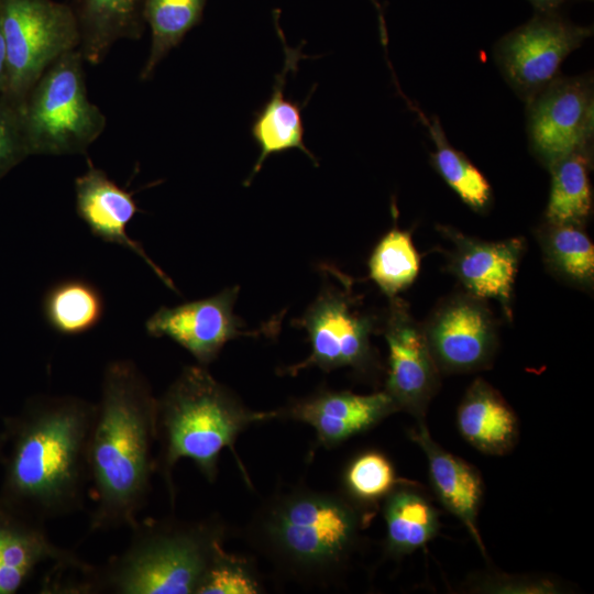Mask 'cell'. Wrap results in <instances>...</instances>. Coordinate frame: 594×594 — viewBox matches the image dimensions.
I'll return each instance as SVG.
<instances>
[{
	"instance_id": "cell-10",
	"label": "cell",
	"mask_w": 594,
	"mask_h": 594,
	"mask_svg": "<svg viewBox=\"0 0 594 594\" xmlns=\"http://www.w3.org/2000/svg\"><path fill=\"white\" fill-rule=\"evenodd\" d=\"M239 287L175 307H161L145 322L146 333L167 337L187 350L200 365H208L227 342L244 331L242 320L233 312Z\"/></svg>"
},
{
	"instance_id": "cell-20",
	"label": "cell",
	"mask_w": 594,
	"mask_h": 594,
	"mask_svg": "<svg viewBox=\"0 0 594 594\" xmlns=\"http://www.w3.org/2000/svg\"><path fill=\"white\" fill-rule=\"evenodd\" d=\"M144 0H69L85 62L98 65L120 40H140L145 29Z\"/></svg>"
},
{
	"instance_id": "cell-22",
	"label": "cell",
	"mask_w": 594,
	"mask_h": 594,
	"mask_svg": "<svg viewBox=\"0 0 594 594\" xmlns=\"http://www.w3.org/2000/svg\"><path fill=\"white\" fill-rule=\"evenodd\" d=\"M386 546L393 556L409 554L431 541L440 528L437 509L420 493L392 491L384 506Z\"/></svg>"
},
{
	"instance_id": "cell-5",
	"label": "cell",
	"mask_w": 594,
	"mask_h": 594,
	"mask_svg": "<svg viewBox=\"0 0 594 594\" xmlns=\"http://www.w3.org/2000/svg\"><path fill=\"white\" fill-rule=\"evenodd\" d=\"M360 517L344 499L326 493L283 496L262 522L264 542L279 561L306 573H322L352 551Z\"/></svg>"
},
{
	"instance_id": "cell-3",
	"label": "cell",
	"mask_w": 594,
	"mask_h": 594,
	"mask_svg": "<svg viewBox=\"0 0 594 594\" xmlns=\"http://www.w3.org/2000/svg\"><path fill=\"white\" fill-rule=\"evenodd\" d=\"M125 549L89 565L68 593L197 594L221 535L207 522L136 521Z\"/></svg>"
},
{
	"instance_id": "cell-7",
	"label": "cell",
	"mask_w": 594,
	"mask_h": 594,
	"mask_svg": "<svg viewBox=\"0 0 594 594\" xmlns=\"http://www.w3.org/2000/svg\"><path fill=\"white\" fill-rule=\"evenodd\" d=\"M8 78L6 94L23 102L46 68L63 54L79 48L80 34L68 2L0 0Z\"/></svg>"
},
{
	"instance_id": "cell-19",
	"label": "cell",
	"mask_w": 594,
	"mask_h": 594,
	"mask_svg": "<svg viewBox=\"0 0 594 594\" xmlns=\"http://www.w3.org/2000/svg\"><path fill=\"white\" fill-rule=\"evenodd\" d=\"M457 426L465 441L491 455L509 453L519 437L515 411L499 392L482 378L466 389L458 408Z\"/></svg>"
},
{
	"instance_id": "cell-9",
	"label": "cell",
	"mask_w": 594,
	"mask_h": 594,
	"mask_svg": "<svg viewBox=\"0 0 594 594\" xmlns=\"http://www.w3.org/2000/svg\"><path fill=\"white\" fill-rule=\"evenodd\" d=\"M384 336L388 348L385 392L399 410L425 419L428 405L439 386V367L431 353L424 327L411 316L408 305L391 298Z\"/></svg>"
},
{
	"instance_id": "cell-15",
	"label": "cell",
	"mask_w": 594,
	"mask_h": 594,
	"mask_svg": "<svg viewBox=\"0 0 594 594\" xmlns=\"http://www.w3.org/2000/svg\"><path fill=\"white\" fill-rule=\"evenodd\" d=\"M75 197L76 212L95 237L130 250L169 289L177 292L173 280L127 232L128 224L139 211L132 193L118 186L88 160L87 172L75 179Z\"/></svg>"
},
{
	"instance_id": "cell-30",
	"label": "cell",
	"mask_w": 594,
	"mask_h": 594,
	"mask_svg": "<svg viewBox=\"0 0 594 594\" xmlns=\"http://www.w3.org/2000/svg\"><path fill=\"white\" fill-rule=\"evenodd\" d=\"M260 592L252 573L220 548L212 559L197 594H255Z\"/></svg>"
},
{
	"instance_id": "cell-17",
	"label": "cell",
	"mask_w": 594,
	"mask_h": 594,
	"mask_svg": "<svg viewBox=\"0 0 594 594\" xmlns=\"http://www.w3.org/2000/svg\"><path fill=\"white\" fill-rule=\"evenodd\" d=\"M396 411L400 410L385 391L367 395L322 391L296 403L286 414L310 425L318 440L332 447L374 427Z\"/></svg>"
},
{
	"instance_id": "cell-34",
	"label": "cell",
	"mask_w": 594,
	"mask_h": 594,
	"mask_svg": "<svg viewBox=\"0 0 594 594\" xmlns=\"http://www.w3.org/2000/svg\"><path fill=\"white\" fill-rule=\"evenodd\" d=\"M537 9L548 11L559 6L563 0H529Z\"/></svg>"
},
{
	"instance_id": "cell-21",
	"label": "cell",
	"mask_w": 594,
	"mask_h": 594,
	"mask_svg": "<svg viewBox=\"0 0 594 594\" xmlns=\"http://www.w3.org/2000/svg\"><path fill=\"white\" fill-rule=\"evenodd\" d=\"M286 64L277 76L273 94L266 105L257 114L253 125L252 135L260 147L258 158L244 185L248 186L262 168L265 160L276 153L290 148L304 152L312 162L316 157L304 143V124L300 109L297 103L284 98V84L287 72L296 66L297 52L285 48Z\"/></svg>"
},
{
	"instance_id": "cell-26",
	"label": "cell",
	"mask_w": 594,
	"mask_h": 594,
	"mask_svg": "<svg viewBox=\"0 0 594 594\" xmlns=\"http://www.w3.org/2000/svg\"><path fill=\"white\" fill-rule=\"evenodd\" d=\"M420 257L408 231L392 228L377 242L369 258V275L391 299L416 279Z\"/></svg>"
},
{
	"instance_id": "cell-23",
	"label": "cell",
	"mask_w": 594,
	"mask_h": 594,
	"mask_svg": "<svg viewBox=\"0 0 594 594\" xmlns=\"http://www.w3.org/2000/svg\"><path fill=\"white\" fill-rule=\"evenodd\" d=\"M48 327L67 337L84 334L99 324L105 314L101 292L82 278H67L51 286L42 301Z\"/></svg>"
},
{
	"instance_id": "cell-18",
	"label": "cell",
	"mask_w": 594,
	"mask_h": 594,
	"mask_svg": "<svg viewBox=\"0 0 594 594\" xmlns=\"http://www.w3.org/2000/svg\"><path fill=\"white\" fill-rule=\"evenodd\" d=\"M409 438L421 449L428 463L431 486L442 506L468 529L480 551L486 557L477 526L483 497L479 471L464 460L444 450L435 441L425 419L416 420Z\"/></svg>"
},
{
	"instance_id": "cell-25",
	"label": "cell",
	"mask_w": 594,
	"mask_h": 594,
	"mask_svg": "<svg viewBox=\"0 0 594 594\" xmlns=\"http://www.w3.org/2000/svg\"><path fill=\"white\" fill-rule=\"evenodd\" d=\"M588 161L580 152L552 164L551 190L547 207L549 223L580 224L592 207V191L587 173Z\"/></svg>"
},
{
	"instance_id": "cell-12",
	"label": "cell",
	"mask_w": 594,
	"mask_h": 594,
	"mask_svg": "<svg viewBox=\"0 0 594 594\" xmlns=\"http://www.w3.org/2000/svg\"><path fill=\"white\" fill-rule=\"evenodd\" d=\"M588 34V29L554 16H536L504 38L503 66L514 84L534 91L554 77L564 58Z\"/></svg>"
},
{
	"instance_id": "cell-27",
	"label": "cell",
	"mask_w": 594,
	"mask_h": 594,
	"mask_svg": "<svg viewBox=\"0 0 594 594\" xmlns=\"http://www.w3.org/2000/svg\"><path fill=\"white\" fill-rule=\"evenodd\" d=\"M542 246L547 262L558 274L578 285L592 284L594 245L580 224L549 223Z\"/></svg>"
},
{
	"instance_id": "cell-31",
	"label": "cell",
	"mask_w": 594,
	"mask_h": 594,
	"mask_svg": "<svg viewBox=\"0 0 594 594\" xmlns=\"http://www.w3.org/2000/svg\"><path fill=\"white\" fill-rule=\"evenodd\" d=\"M26 156L22 106L0 92V179Z\"/></svg>"
},
{
	"instance_id": "cell-24",
	"label": "cell",
	"mask_w": 594,
	"mask_h": 594,
	"mask_svg": "<svg viewBox=\"0 0 594 594\" xmlns=\"http://www.w3.org/2000/svg\"><path fill=\"white\" fill-rule=\"evenodd\" d=\"M206 1L144 0L143 19L151 30V47L140 73L141 80L150 79L168 52L200 23Z\"/></svg>"
},
{
	"instance_id": "cell-1",
	"label": "cell",
	"mask_w": 594,
	"mask_h": 594,
	"mask_svg": "<svg viewBox=\"0 0 594 594\" xmlns=\"http://www.w3.org/2000/svg\"><path fill=\"white\" fill-rule=\"evenodd\" d=\"M96 414L97 404L77 396L36 395L4 417L0 498L41 522L80 510Z\"/></svg>"
},
{
	"instance_id": "cell-8",
	"label": "cell",
	"mask_w": 594,
	"mask_h": 594,
	"mask_svg": "<svg viewBox=\"0 0 594 594\" xmlns=\"http://www.w3.org/2000/svg\"><path fill=\"white\" fill-rule=\"evenodd\" d=\"M350 279L344 289L324 286L295 324L306 330L309 356L287 372L317 366L323 371L339 367L362 370L372 361L371 334L374 318L362 312L351 296Z\"/></svg>"
},
{
	"instance_id": "cell-13",
	"label": "cell",
	"mask_w": 594,
	"mask_h": 594,
	"mask_svg": "<svg viewBox=\"0 0 594 594\" xmlns=\"http://www.w3.org/2000/svg\"><path fill=\"white\" fill-rule=\"evenodd\" d=\"M593 129V100L581 81L552 84L535 102L530 117L532 144L551 166L582 151Z\"/></svg>"
},
{
	"instance_id": "cell-16",
	"label": "cell",
	"mask_w": 594,
	"mask_h": 594,
	"mask_svg": "<svg viewBox=\"0 0 594 594\" xmlns=\"http://www.w3.org/2000/svg\"><path fill=\"white\" fill-rule=\"evenodd\" d=\"M53 562L63 569L85 570L88 563L52 541L44 522L0 498V594H14L35 569Z\"/></svg>"
},
{
	"instance_id": "cell-29",
	"label": "cell",
	"mask_w": 594,
	"mask_h": 594,
	"mask_svg": "<svg viewBox=\"0 0 594 594\" xmlns=\"http://www.w3.org/2000/svg\"><path fill=\"white\" fill-rule=\"evenodd\" d=\"M397 477L389 460L380 452L369 451L356 457L345 472V485L355 498L374 502L387 496Z\"/></svg>"
},
{
	"instance_id": "cell-28",
	"label": "cell",
	"mask_w": 594,
	"mask_h": 594,
	"mask_svg": "<svg viewBox=\"0 0 594 594\" xmlns=\"http://www.w3.org/2000/svg\"><path fill=\"white\" fill-rule=\"evenodd\" d=\"M437 150L433 163L446 183L472 209L483 210L491 199V187L483 174L444 140L439 127H431Z\"/></svg>"
},
{
	"instance_id": "cell-2",
	"label": "cell",
	"mask_w": 594,
	"mask_h": 594,
	"mask_svg": "<svg viewBox=\"0 0 594 594\" xmlns=\"http://www.w3.org/2000/svg\"><path fill=\"white\" fill-rule=\"evenodd\" d=\"M156 409L157 398L133 361L106 366L89 447L91 532L131 529L138 521L155 471Z\"/></svg>"
},
{
	"instance_id": "cell-6",
	"label": "cell",
	"mask_w": 594,
	"mask_h": 594,
	"mask_svg": "<svg viewBox=\"0 0 594 594\" xmlns=\"http://www.w3.org/2000/svg\"><path fill=\"white\" fill-rule=\"evenodd\" d=\"M79 48L59 56L42 74L22 106L29 155L86 154L107 119L87 95Z\"/></svg>"
},
{
	"instance_id": "cell-4",
	"label": "cell",
	"mask_w": 594,
	"mask_h": 594,
	"mask_svg": "<svg viewBox=\"0 0 594 594\" xmlns=\"http://www.w3.org/2000/svg\"><path fill=\"white\" fill-rule=\"evenodd\" d=\"M276 416L244 407L204 365L184 367L157 398L160 454L155 470L165 480L170 499L175 495L173 469L180 459H190L208 481H213L220 452L233 450L238 435L249 425Z\"/></svg>"
},
{
	"instance_id": "cell-14",
	"label": "cell",
	"mask_w": 594,
	"mask_h": 594,
	"mask_svg": "<svg viewBox=\"0 0 594 594\" xmlns=\"http://www.w3.org/2000/svg\"><path fill=\"white\" fill-rule=\"evenodd\" d=\"M451 240L450 271L479 299L497 300L512 318V298L518 265L525 250L522 238L486 242L451 228L440 227Z\"/></svg>"
},
{
	"instance_id": "cell-33",
	"label": "cell",
	"mask_w": 594,
	"mask_h": 594,
	"mask_svg": "<svg viewBox=\"0 0 594 594\" xmlns=\"http://www.w3.org/2000/svg\"><path fill=\"white\" fill-rule=\"evenodd\" d=\"M8 78V67H7V53H6V43L2 33L1 19H0V92L6 91Z\"/></svg>"
},
{
	"instance_id": "cell-35",
	"label": "cell",
	"mask_w": 594,
	"mask_h": 594,
	"mask_svg": "<svg viewBox=\"0 0 594 594\" xmlns=\"http://www.w3.org/2000/svg\"><path fill=\"white\" fill-rule=\"evenodd\" d=\"M6 444H7V435L2 429L0 431V464H1L3 455H4Z\"/></svg>"
},
{
	"instance_id": "cell-32",
	"label": "cell",
	"mask_w": 594,
	"mask_h": 594,
	"mask_svg": "<svg viewBox=\"0 0 594 594\" xmlns=\"http://www.w3.org/2000/svg\"><path fill=\"white\" fill-rule=\"evenodd\" d=\"M471 588L474 592L499 594H553L560 590L556 582L546 578L498 572L474 578Z\"/></svg>"
},
{
	"instance_id": "cell-36",
	"label": "cell",
	"mask_w": 594,
	"mask_h": 594,
	"mask_svg": "<svg viewBox=\"0 0 594 594\" xmlns=\"http://www.w3.org/2000/svg\"><path fill=\"white\" fill-rule=\"evenodd\" d=\"M372 2L376 6V8L380 10V6L377 4L376 0H372ZM381 13V10H380ZM382 14V13H381Z\"/></svg>"
},
{
	"instance_id": "cell-11",
	"label": "cell",
	"mask_w": 594,
	"mask_h": 594,
	"mask_svg": "<svg viewBox=\"0 0 594 594\" xmlns=\"http://www.w3.org/2000/svg\"><path fill=\"white\" fill-rule=\"evenodd\" d=\"M424 330L439 370L446 372L483 369L496 350L493 317L484 300L471 295L443 302Z\"/></svg>"
}]
</instances>
